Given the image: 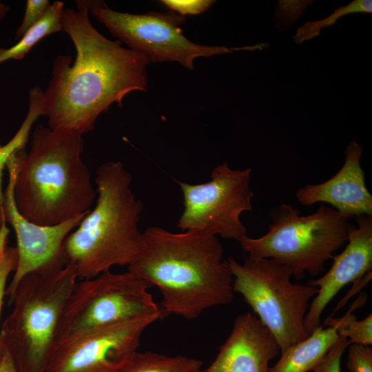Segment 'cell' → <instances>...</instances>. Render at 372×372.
Wrapping results in <instances>:
<instances>
[{
  "mask_svg": "<svg viewBox=\"0 0 372 372\" xmlns=\"http://www.w3.org/2000/svg\"><path fill=\"white\" fill-rule=\"evenodd\" d=\"M64 3L55 1L51 3L43 18L28 30L14 45L0 48V64L10 60L23 59L41 39L50 34L62 31L61 17Z\"/></svg>",
  "mask_w": 372,
  "mask_h": 372,
  "instance_id": "cell-17",
  "label": "cell"
},
{
  "mask_svg": "<svg viewBox=\"0 0 372 372\" xmlns=\"http://www.w3.org/2000/svg\"><path fill=\"white\" fill-rule=\"evenodd\" d=\"M313 1L281 0L275 9V23L278 28L289 30Z\"/></svg>",
  "mask_w": 372,
  "mask_h": 372,
  "instance_id": "cell-22",
  "label": "cell"
},
{
  "mask_svg": "<svg viewBox=\"0 0 372 372\" xmlns=\"http://www.w3.org/2000/svg\"><path fill=\"white\" fill-rule=\"evenodd\" d=\"M362 150L360 144L351 141L346 147L345 161L340 169L322 183L300 187L296 194L298 201L305 206L328 203L347 220L372 216V195L366 186L360 165Z\"/></svg>",
  "mask_w": 372,
  "mask_h": 372,
  "instance_id": "cell-14",
  "label": "cell"
},
{
  "mask_svg": "<svg viewBox=\"0 0 372 372\" xmlns=\"http://www.w3.org/2000/svg\"><path fill=\"white\" fill-rule=\"evenodd\" d=\"M76 9L64 8L62 31L71 39L76 58L57 56L42 96V116L51 129L67 128L84 134L111 105L122 106L125 96L147 90V59L101 34L89 18L87 1Z\"/></svg>",
  "mask_w": 372,
  "mask_h": 372,
  "instance_id": "cell-1",
  "label": "cell"
},
{
  "mask_svg": "<svg viewBox=\"0 0 372 372\" xmlns=\"http://www.w3.org/2000/svg\"><path fill=\"white\" fill-rule=\"evenodd\" d=\"M161 2L180 15H196L207 11L215 2L212 0H163Z\"/></svg>",
  "mask_w": 372,
  "mask_h": 372,
  "instance_id": "cell-26",
  "label": "cell"
},
{
  "mask_svg": "<svg viewBox=\"0 0 372 372\" xmlns=\"http://www.w3.org/2000/svg\"><path fill=\"white\" fill-rule=\"evenodd\" d=\"M251 173L250 168L233 169L223 163L213 169L207 183L193 185L177 181L184 205L178 227L240 242L247 236L240 216L252 209Z\"/></svg>",
  "mask_w": 372,
  "mask_h": 372,
  "instance_id": "cell-10",
  "label": "cell"
},
{
  "mask_svg": "<svg viewBox=\"0 0 372 372\" xmlns=\"http://www.w3.org/2000/svg\"><path fill=\"white\" fill-rule=\"evenodd\" d=\"M18 151V146L15 142L10 140L5 145H0V202H3V170L6 167L10 158Z\"/></svg>",
  "mask_w": 372,
  "mask_h": 372,
  "instance_id": "cell-27",
  "label": "cell"
},
{
  "mask_svg": "<svg viewBox=\"0 0 372 372\" xmlns=\"http://www.w3.org/2000/svg\"><path fill=\"white\" fill-rule=\"evenodd\" d=\"M9 229L6 223L0 229V316L6 296L8 279L11 273H14L17 264V251L16 247L8 245ZM3 355L0 327V361Z\"/></svg>",
  "mask_w": 372,
  "mask_h": 372,
  "instance_id": "cell-21",
  "label": "cell"
},
{
  "mask_svg": "<svg viewBox=\"0 0 372 372\" xmlns=\"http://www.w3.org/2000/svg\"><path fill=\"white\" fill-rule=\"evenodd\" d=\"M280 351L272 333L250 311L238 315L231 331L205 372H269Z\"/></svg>",
  "mask_w": 372,
  "mask_h": 372,
  "instance_id": "cell-15",
  "label": "cell"
},
{
  "mask_svg": "<svg viewBox=\"0 0 372 372\" xmlns=\"http://www.w3.org/2000/svg\"><path fill=\"white\" fill-rule=\"evenodd\" d=\"M6 223L2 205L0 204V229L3 224Z\"/></svg>",
  "mask_w": 372,
  "mask_h": 372,
  "instance_id": "cell-30",
  "label": "cell"
},
{
  "mask_svg": "<svg viewBox=\"0 0 372 372\" xmlns=\"http://www.w3.org/2000/svg\"><path fill=\"white\" fill-rule=\"evenodd\" d=\"M131 183V174L120 161H108L97 169L96 205L63 243L79 280L94 278L114 266L128 267L138 256L143 232L138 223L143 205Z\"/></svg>",
  "mask_w": 372,
  "mask_h": 372,
  "instance_id": "cell-4",
  "label": "cell"
},
{
  "mask_svg": "<svg viewBox=\"0 0 372 372\" xmlns=\"http://www.w3.org/2000/svg\"><path fill=\"white\" fill-rule=\"evenodd\" d=\"M339 335L335 326L323 325L316 329L306 339L293 344L284 351L269 372H307L325 356Z\"/></svg>",
  "mask_w": 372,
  "mask_h": 372,
  "instance_id": "cell-16",
  "label": "cell"
},
{
  "mask_svg": "<svg viewBox=\"0 0 372 372\" xmlns=\"http://www.w3.org/2000/svg\"><path fill=\"white\" fill-rule=\"evenodd\" d=\"M10 8L0 1V21L3 19Z\"/></svg>",
  "mask_w": 372,
  "mask_h": 372,
  "instance_id": "cell-29",
  "label": "cell"
},
{
  "mask_svg": "<svg viewBox=\"0 0 372 372\" xmlns=\"http://www.w3.org/2000/svg\"><path fill=\"white\" fill-rule=\"evenodd\" d=\"M0 372H17L12 360L8 353L3 351V355L0 361Z\"/></svg>",
  "mask_w": 372,
  "mask_h": 372,
  "instance_id": "cell-28",
  "label": "cell"
},
{
  "mask_svg": "<svg viewBox=\"0 0 372 372\" xmlns=\"http://www.w3.org/2000/svg\"><path fill=\"white\" fill-rule=\"evenodd\" d=\"M78 280L70 262L21 280L9 298L12 309L1 327L3 351L17 372H45L65 306Z\"/></svg>",
  "mask_w": 372,
  "mask_h": 372,
  "instance_id": "cell-5",
  "label": "cell"
},
{
  "mask_svg": "<svg viewBox=\"0 0 372 372\" xmlns=\"http://www.w3.org/2000/svg\"><path fill=\"white\" fill-rule=\"evenodd\" d=\"M163 317L152 314L114 323L57 345L45 372H121L138 351L145 330Z\"/></svg>",
  "mask_w": 372,
  "mask_h": 372,
  "instance_id": "cell-11",
  "label": "cell"
},
{
  "mask_svg": "<svg viewBox=\"0 0 372 372\" xmlns=\"http://www.w3.org/2000/svg\"><path fill=\"white\" fill-rule=\"evenodd\" d=\"M272 223L258 238L248 236L239 242L250 258H268L289 267L299 280L307 273L316 276L347 242L353 225L333 207L321 205L313 214L300 216L290 205L282 203L270 211Z\"/></svg>",
  "mask_w": 372,
  "mask_h": 372,
  "instance_id": "cell-6",
  "label": "cell"
},
{
  "mask_svg": "<svg viewBox=\"0 0 372 372\" xmlns=\"http://www.w3.org/2000/svg\"><path fill=\"white\" fill-rule=\"evenodd\" d=\"M51 3L48 0H27L21 25L16 31L15 39H19L28 30L37 23L48 11Z\"/></svg>",
  "mask_w": 372,
  "mask_h": 372,
  "instance_id": "cell-23",
  "label": "cell"
},
{
  "mask_svg": "<svg viewBox=\"0 0 372 372\" xmlns=\"http://www.w3.org/2000/svg\"><path fill=\"white\" fill-rule=\"evenodd\" d=\"M372 12V1L354 0L345 6H340L327 18L304 23L296 31L293 39L297 43H300L318 36L320 31L332 26L338 19L351 13Z\"/></svg>",
  "mask_w": 372,
  "mask_h": 372,
  "instance_id": "cell-19",
  "label": "cell"
},
{
  "mask_svg": "<svg viewBox=\"0 0 372 372\" xmlns=\"http://www.w3.org/2000/svg\"><path fill=\"white\" fill-rule=\"evenodd\" d=\"M225 262L233 276L234 291L272 333L281 352L309 335L304 318L318 287L292 282L291 269L272 259L247 257L240 264L229 257Z\"/></svg>",
  "mask_w": 372,
  "mask_h": 372,
  "instance_id": "cell-7",
  "label": "cell"
},
{
  "mask_svg": "<svg viewBox=\"0 0 372 372\" xmlns=\"http://www.w3.org/2000/svg\"><path fill=\"white\" fill-rule=\"evenodd\" d=\"M349 345L348 340L339 336L321 361L312 369L313 372H341L342 354Z\"/></svg>",
  "mask_w": 372,
  "mask_h": 372,
  "instance_id": "cell-25",
  "label": "cell"
},
{
  "mask_svg": "<svg viewBox=\"0 0 372 372\" xmlns=\"http://www.w3.org/2000/svg\"><path fill=\"white\" fill-rule=\"evenodd\" d=\"M203 362L185 355L137 351L121 372H201Z\"/></svg>",
  "mask_w": 372,
  "mask_h": 372,
  "instance_id": "cell-18",
  "label": "cell"
},
{
  "mask_svg": "<svg viewBox=\"0 0 372 372\" xmlns=\"http://www.w3.org/2000/svg\"><path fill=\"white\" fill-rule=\"evenodd\" d=\"M9 180L3 191V209L6 223L14 230L17 238V264L13 277L8 285L6 296L10 298L21 280L34 272H48L60 269L67 263L63 243L68 235L86 215L52 226L34 224L19 211L14 199L17 164L14 154L8 160Z\"/></svg>",
  "mask_w": 372,
  "mask_h": 372,
  "instance_id": "cell-12",
  "label": "cell"
},
{
  "mask_svg": "<svg viewBox=\"0 0 372 372\" xmlns=\"http://www.w3.org/2000/svg\"><path fill=\"white\" fill-rule=\"evenodd\" d=\"M355 218L358 227L353 225L350 229L347 244L340 254L333 256L331 267L320 278L307 282L318 288L304 318L309 335L320 326L324 309L340 290L372 271V216L362 215Z\"/></svg>",
  "mask_w": 372,
  "mask_h": 372,
  "instance_id": "cell-13",
  "label": "cell"
},
{
  "mask_svg": "<svg viewBox=\"0 0 372 372\" xmlns=\"http://www.w3.org/2000/svg\"><path fill=\"white\" fill-rule=\"evenodd\" d=\"M347 368L350 372H372V348L368 345L348 346Z\"/></svg>",
  "mask_w": 372,
  "mask_h": 372,
  "instance_id": "cell-24",
  "label": "cell"
},
{
  "mask_svg": "<svg viewBox=\"0 0 372 372\" xmlns=\"http://www.w3.org/2000/svg\"><path fill=\"white\" fill-rule=\"evenodd\" d=\"M149 285L127 271L79 280L65 306L56 347L94 329L152 314L165 316Z\"/></svg>",
  "mask_w": 372,
  "mask_h": 372,
  "instance_id": "cell-8",
  "label": "cell"
},
{
  "mask_svg": "<svg viewBox=\"0 0 372 372\" xmlns=\"http://www.w3.org/2000/svg\"><path fill=\"white\" fill-rule=\"evenodd\" d=\"M333 325L337 328L339 336L346 338L349 344L371 346L372 344V314L358 320L350 312L340 318H329L323 326Z\"/></svg>",
  "mask_w": 372,
  "mask_h": 372,
  "instance_id": "cell-20",
  "label": "cell"
},
{
  "mask_svg": "<svg viewBox=\"0 0 372 372\" xmlns=\"http://www.w3.org/2000/svg\"><path fill=\"white\" fill-rule=\"evenodd\" d=\"M218 237L200 230L160 227L143 232L141 250L127 271L159 290L161 309L187 320L231 302L233 276Z\"/></svg>",
  "mask_w": 372,
  "mask_h": 372,
  "instance_id": "cell-2",
  "label": "cell"
},
{
  "mask_svg": "<svg viewBox=\"0 0 372 372\" xmlns=\"http://www.w3.org/2000/svg\"><path fill=\"white\" fill-rule=\"evenodd\" d=\"M81 133L37 125L29 152L14 154V199L30 222L52 226L87 214L96 196Z\"/></svg>",
  "mask_w": 372,
  "mask_h": 372,
  "instance_id": "cell-3",
  "label": "cell"
},
{
  "mask_svg": "<svg viewBox=\"0 0 372 372\" xmlns=\"http://www.w3.org/2000/svg\"><path fill=\"white\" fill-rule=\"evenodd\" d=\"M87 1L94 18L103 23L118 41L145 57L149 63L177 62L193 70L194 60L198 57L254 49L253 46L228 48L195 43L183 34L181 25L185 18L172 11L130 14L115 11L103 1Z\"/></svg>",
  "mask_w": 372,
  "mask_h": 372,
  "instance_id": "cell-9",
  "label": "cell"
}]
</instances>
